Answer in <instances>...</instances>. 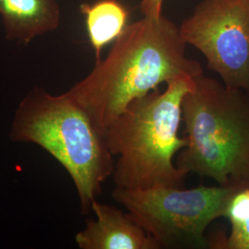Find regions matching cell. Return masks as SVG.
<instances>
[{
    "label": "cell",
    "mask_w": 249,
    "mask_h": 249,
    "mask_svg": "<svg viewBox=\"0 0 249 249\" xmlns=\"http://www.w3.org/2000/svg\"><path fill=\"white\" fill-rule=\"evenodd\" d=\"M179 28L160 16H143L127 24L105 59L67 92L104 134L134 100L158 89L161 83L203 73L187 57Z\"/></svg>",
    "instance_id": "1"
},
{
    "label": "cell",
    "mask_w": 249,
    "mask_h": 249,
    "mask_svg": "<svg viewBox=\"0 0 249 249\" xmlns=\"http://www.w3.org/2000/svg\"><path fill=\"white\" fill-rule=\"evenodd\" d=\"M193 84V78H183L167 83L162 92L154 89L134 100L107 126V147L119 156L113 174L116 187H182L187 174L174 157L187 147V138L178 130L182 103Z\"/></svg>",
    "instance_id": "2"
},
{
    "label": "cell",
    "mask_w": 249,
    "mask_h": 249,
    "mask_svg": "<svg viewBox=\"0 0 249 249\" xmlns=\"http://www.w3.org/2000/svg\"><path fill=\"white\" fill-rule=\"evenodd\" d=\"M9 138L35 143L62 165L74 182L82 214L91 212L103 184L114 174L104 134L68 92L53 95L44 88L31 89L15 111Z\"/></svg>",
    "instance_id": "3"
},
{
    "label": "cell",
    "mask_w": 249,
    "mask_h": 249,
    "mask_svg": "<svg viewBox=\"0 0 249 249\" xmlns=\"http://www.w3.org/2000/svg\"><path fill=\"white\" fill-rule=\"evenodd\" d=\"M182 103L187 145L177 166L221 186L249 184V92L203 73Z\"/></svg>",
    "instance_id": "4"
},
{
    "label": "cell",
    "mask_w": 249,
    "mask_h": 249,
    "mask_svg": "<svg viewBox=\"0 0 249 249\" xmlns=\"http://www.w3.org/2000/svg\"><path fill=\"white\" fill-rule=\"evenodd\" d=\"M243 185L182 189L116 187L112 196L124 207L159 249H206L205 232L214 220L224 217L231 195Z\"/></svg>",
    "instance_id": "5"
},
{
    "label": "cell",
    "mask_w": 249,
    "mask_h": 249,
    "mask_svg": "<svg viewBox=\"0 0 249 249\" xmlns=\"http://www.w3.org/2000/svg\"><path fill=\"white\" fill-rule=\"evenodd\" d=\"M179 33L187 45L204 54L209 70L223 84L249 92V3L248 0H203Z\"/></svg>",
    "instance_id": "6"
},
{
    "label": "cell",
    "mask_w": 249,
    "mask_h": 249,
    "mask_svg": "<svg viewBox=\"0 0 249 249\" xmlns=\"http://www.w3.org/2000/svg\"><path fill=\"white\" fill-rule=\"evenodd\" d=\"M96 219L76 234L81 249H159L156 242L130 213L96 200L91 205Z\"/></svg>",
    "instance_id": "7"
},
{
    "label": "cell",
    "mask_w": 249,
    "mask_h": 249,
    "mask_svg": "<svg viewBox=\"0 0 249 249\" xmlns=\"http://www.w3.org/2000/svg\"><path fill=\"white\" fill-rule=\"evenodd\" d=\"M6 39L24 45L60 24L58 0H7L0 9Z\"/></svg>",
    "instance_id": "8"
},
{
    "label": "cell",
    "mask_w": 249,
    "mask_h": 249,
    "mask_svg": "<svg viewBox=\"0 0 249 249\" xmlns=\"http://www.w3.org/2000/svg\"><path fill=\"white\" fill-rule=\"evenodd\" d=\"M80 10L85 17L89 43L99 61L103 49L115 42L127 26L128 11L117 0L82 4Z\"/></svg>",
    "instance_id": "9"
},
{
    "label": "cell",
    "mask_w": 249,
    "mask_h": 249,
    "mask_svg": "<svg viewBox=\"0 0 249 249\" xmlns=\"http://www.w3.org/2000/svg\"><path fill=\"white\" fill-rule=\"evenodd\" d=\"M231 225L244 222L249 217V184L241 186L231 195L225 212Z\"/></svg>",
    "instance_id": "10"
},
{
    "label": "cell",
    "mask_w": 249,
    "mask_h": 249,
    "mask_svg": "<svg viewBox=\"0 0 249 249\" xmlns=\"http://www.w3.org/2000/svg\"><path fill=\"white\" fill-rule=\"evenodd\" d=\"M210 248L223 249H249V217L244 222L231 225L227 238H217L210 243Z\"/></svg>",
    "instance_id": "11"
},
{
    "label": "cell",
    "mask_w": 249,
    "mask_h": 249,
    "mask_svg": "<svg viewBox=\"0 0 249 249\" xmlns=\"http://www.w3.org/2000/svg\"><path fill=\"white\" fill-rule=\"evenodd\" d=\"M164 0H142L141 11L143 16H160L162 14V5Z\"/></svg>",
    "instance_id": "12"
},
{
    "label": "cell",
    "mask_w": 249,
    "mask_h": 249,
    "mask_svg": "<svg viewBox=\"0 0 249 249\" xmlns=\"http://www.w3.org/2000/svg\"><path fill=\"white\" fill-rule=\"evenodd\" d=\"M6 1H7V0H0V9L2 8V6L4 5V3H5Z\"/></svg>",
    "instance_id": "13"
},
{
    "label": "cell",
    "mask_w": 249,
    "mask_h": 249,
    "mask_svg": "<svg viewBox=\"0 0 249 249\" xmlns=\"http://www.w3.org/2000/svg\"><path fill=\"white\" fill-rule=\"evenodd\" d=\"M248 1H249V0H248Z\"/></svg>",
    "instance_id": "14"
}]
</instances>
